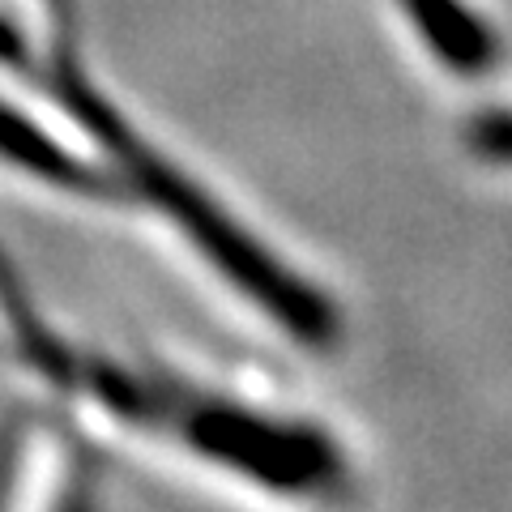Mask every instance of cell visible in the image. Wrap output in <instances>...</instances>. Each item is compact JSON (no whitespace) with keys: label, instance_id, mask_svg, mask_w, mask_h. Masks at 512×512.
<instances>
[{"label":"cell","instance_id":"1","mask_svg":"<svg viewBox=\"0 0 512 512\" xmlns=\"http://www.w3.org/2000/svg\"><path fill=\"white\" fill-rule=\"evenodd\" d=\"M406 13H414L423 39L436 47L444 60H453L461 73H478L491 60L495 43L491 30L461 5V0H402Z\"/></svg>","mask_w":512,"mask_h":512},{"label":"cell","instance_id":"2","mask_svg":"<svg viewBox=\"0 0 512 512\" xmlns=\"http://www.w3.org/2000/svg\"><path fill=\"white\" fill-rule=\"evenodd\" d=\"M470 150L491 163H512V111H491L470 124Z\"/></svg>","mask_w":512,"mask_h":512}]
</instances>
